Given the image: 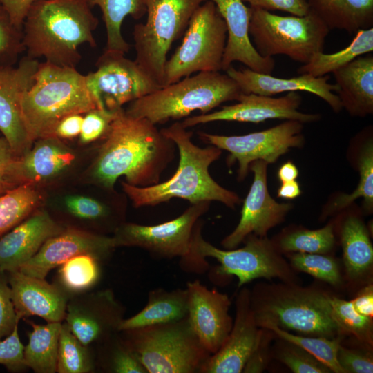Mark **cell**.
I'll use <instances>...</instances> for the list:
<instances>
[{
    "label": "cell",
    "mask_w": 373,
    "mask_h": 373,
    "mask_svg": "<svg viewBox=\"0 0 373 373\" xmlns=\"http://www.w3.org/2000/svg\"><path fill=\"white\" fill-rule=\"evenodd\" d=\"M337 360L345 373L373 372V358L370 352L347 348L341 344Z\"/></svg>",
    "instance_id": "obj_49"
},
{
    "label": "cell",
    "mask_w": 373,
    "mask_h": 373,
    "mask_svg": "<svg viewBox=\"0 0 373 373\" xmlns=\"http://www.w3.org/2000/svg\"><path fill=\"white\" fill-rule=\"evenodd\" d=\"M331 295L295 283L257 285L250 291V303L256 323H267L307 336L343 337L335 321Z\"/></svg>",
    "instance_id": "obj_4"
},
{
    "label": "cell",
    "mask_w": 373,
    "mask_h": 373,
    "mask_svg": "<svg viewBox=\"0 0 373 373\" xmlns=\"http://www.w3.org/2000/svg\"><path fill=\"white\" fill-rule=\"evenodd\" d=\"M298 176V170L291 162L284 163L278 171V177L281 182L296 180Z\"/></svg>",
    "instance_id": "obj_57"
},
{
    "label": "cell",
    "mask_w": 373,
    "mask_h": 373,
    "mask_svg": "<svg viewBox=\"0 0 373 373\" xmlns=\"http://www.w3.org/2000/svg\"><path fill=\"white\" fill-rule=\"evenodd\" d=\"M115 248L113 236L68 227L48 239L19 270L30 276L45 278L52 269L75 256L88 254L102 262L106 260Z\"/></svg>",
    "instance_id": "obj_19"
},
{
    "label": "cell",
    "mask_w": 373,
    "mask_h": 373,
    "mask_svg": "<svg viewBox=\"0 0 373 373\" xmlns=\"http://www.w3.org/2000/svg\"><path fill=\"white\" fill-rule=\"evenodd\" d=\"M64 229L46 211L35 210L0 238V271L19 270L48 239Z\"/></svg>",
    "instance_id": "obj_25"
},
{
    "label": "cell",
    "mask_w": 373,
    "mask_h": 373,
    "mask_svg": "<svg viewBox=\"0 0 373 373\" xmlns=\"http://www.w3.org/2000/svg\"><path fill=\"white\" fill-rule=\"evenodd\" d=\"M90 347L84 345L62 321L59 334L57 372L89 373L95 370Z\"/></svg>",
    "instance_id": "obj_37"
},
{
    "label": "cell",
    "mask_w": 373,
    "mask_h": 373,
    "mask_svg": "<svg viewBox=\"0 0 373 373\" xmlns=\"http://www.w3.org/2000/svg\"><path fill=\"white\" fill-rule=\"evenodd\" d=\"M24 50L22 30L12 23L8 12L0 6V68L13 66Z\"/></svg>",
    "instance_id": "obj_44"
},
{
    "label": "cell",
    "mask_w": 373,
    "mask_h": 373,
    "mask_svg": "<svg viewBox=\"0 0 373 373\" xmlns=\"http://www.w3.org/2000/svg\"><path fill=\"white\" fill-rule=\"evenodd\" d=\"M118 111L96 108L86 113L79 133L80 142L88 144L102 140L108 133Z\"/></svg>",
    "instance_id": "obj_46"
},
{
    "label": "cell",
    "mask_w": 373,
    "mask_h": 373,
    "mask_svg": "<svg viewBox=\"0 0 373 373\" xmlns=\"http://www.w3.org/2000/svg\"><path fill=\"white\" fill-rule=\"evenodd\" d=\"M17 157L7 140L0 132V193H1L17 186L12 178L13 166Z\"/></svg>",
    "instance_id": "obj_51"
},
{
    "label": "cell",
    "mask_w": 373,
    "mask_h": 373,
    "mask_svg": "<svg viewBox=\"0 0 373 373\" xmlns=\"http://www.w3.org/2000/svg\"><path fill=\"white\" fill-rule=\"evenodd\" d=\"M301 190L296 180L282 182L278 190V196L281 198L291 200L300 195Z\"/></svg>",
    "instance_id": "obj_56"
},
{
    "label": "cell",
    "mask_w": 373,
    "mask_h": 373,
    "mask_svg": "<svg viewBox=\"0 0 373 373\" xmlns=\"http://www.w3.org/2000/svg\"><path fill=\"white\" fill-rule=\"evenodd\" d=\"M248 3L249 7L260 8L268 11L280 10L291 15L303 16L309 11L306 0H242Z\"/></svg>",
    "instance_id": "obj_52"
},
{
    "label": "cell",
    "mask_w": 373,
    "mask_h": 373,
    "mask_svg": "<svg viewBox=\"0 0 373 373\" xmlns=\"http://www.w3.org/2000/svg\"><path fill=\"white\" fill-rule=\"evenodd\" d=\"M329 31L321 18L309 9L303 16H281L251 8L249 36L262 57L283 55L305 64L316 54L323 52Z\"/></svg>",
    "instance_id": "obj_9"
},
{
    "label": "cell",
    "mask_w": 373,
    "mask_h": 373,
    "mask_svg": "<svg viewBox=\"0 0 373 373\" xmlns=\"http://www.w3.org/2000/svg\"><path fill=\"white\" fill-rule=\"evenodd\" d=\"M41 200L40 193L30 184L0 195V238L34 212Z\"/></svg>",
    "instance_id": "obj_35"
},
{
    "label": "cell",
    "mask_w": 373,
    "mask_h": 373,
    "mask_svg": "<svg viewBox=\"0 0 373 373\" xmlns=\"http://www.w3.org/2000/svg\"><path fill=\"white\" fill-rule=\"evenodd\" d=\"M309 9L330 30L356 33L373 26V0H308Z\"/></svg>",
    "instance_id": "obj_29"
},
{
    "label": "cell",
    "mask_w": 373,
    "mask_h": 373,
    "mask_svg": "<svg viewBox=\"0 0 373 373\" xmlns=\"http://www.w3.org/2000/svg\"><path fill=\"white\" fill-rule=\"evenodd\" d=\"M335 242L332 224L316 230L300 229L283 236L276 245L280 251L323 254L329 252Z\"/></svg>",
    "instance_id": "obj_39"
},
{
    "label": "cell",
    "mask_w": 373,
    "mask_h": 373,
    "mask_svg": "<svg viewBox=\"0 0 373 373\" xmlns=\"http://www.w3.org/2000/svg\"><path fill=\"white\" fill-rule=\"evenodd\" d=\"M101 140L90 176L95 184L109 190L122 176L139 187L159 183L177 149L157 125L128 115L123 108Z\"/></svg>",
    "instance_id": "obj_1"
},
{
    "label": "cell",
    "mask_w": 373,
    "mask_h": 373,
    "mask_svg": "<svg viewBox=\"0 0 373 373\" xmlns=\"http://www.w3.org/2000/svg\"><path fill=\"white\" fill-rule=\"evenodd\" d=\"M343 261L347 276L352 280L365 276L373 264V247L367 230L361 219L350 216L341 231Z\"/></svg>",
    "instance_id": "obj_30"
},
{
    "label": "cell",
    "mask_w": 373,
    "mask_h": 373,
    "mask_svg": "<svg viewBox=\"0 0 373 373\" xmlns=\"http://www.w3.org/2000/svg\"><path fill=\"white\" fill-rule=\"evenodd\" d=\"M100 366L111 373H147L119 332L98 345Z\"/></svg>",
    "instance_id": "obj_38"
},
{
    "label": "cell",
    "mask_w": 373,
    "mask_h": 373,
    "mask_svg": "<svg viewBox=\"0 0 373 373\" xmlns=\"http://www.w3.org/2000/svg\"><path fill=\"white\" fill-rule=\"evenodd\" d=\"M188 318L204 348L211 355L223 345L233 325L229 314L231 300L218 290L209 289L200 280L187 283Z\"/></svg>",
    "instance_id": "obj_20"
},
{
    "label": "cell",
    "mask_w": 373,
    "mask_h": 373,
    "mask_svg": "<svg viewBox=\"0 0 373 373\" xmlns=\"http://www.w3.org/2000/svg\"><path fill=\"white\" fill-rule=\"evenodd\" d=\"M329 301L333 317L343 334L353 335L364 346L372 347V319L358 313L351 300L331 296Z\"/></svg>",
    "instance_id": "obj_40"
},
{
    "label": "cell",
    "mask_w": 373,
    "mask_h": 373,
    "mask_svg": "<svg viewBox=\"0 0 373 373\" xmlns=\"http://www.w3.org/2000/svg\"><path fill=\"white\" fill-rule=\"evenodd\" d=\"M303 123L296 120L285 122L268 129L243 135H222L200 132V138L210 145L229 152L227 164L237 162L238 179L243 180L250 164L256 160L274 163L291 148L304 144Z\"/></svg>",
    "instance_id": "obj_13"
},
{
    "label": "cell",
    "mask_w": 373,
    "mask_h": 373,
    "mask_svg": "<svg viewBox=\"0 0 373 373\" xmlns=\"http://www.w3.org/2000/svg\"><path fill=\"white\" fill-rule=\"evenodd\" d=\"M62 322L38 325L32 327L28 342L23 348V360L27 367L36 373L57 372L59 339Z\"/></svg>",
    "instance_id": "obj_31"
},
{
    "label": "cell",
    "mask_w": 373,
    "mask_h": 373,
    "mask_svg": "<svg viewBox=\"0 0 373 373\" xmlns=\"http://www.w3.org/2000/svg\"><path fill=\"white\" fill-rule=\"evenodd\" d=\"M84 117L82 114H73L61 119L55 129V137L59 139H72L81 132Z\"/></svg>",
    "instance_id": "obj_54"
},
{
    "label": "cell",
    "mask_w": 373,
    "mask_h": 373,
    "mask_svg": "<svg viewBox=\"0 0 373 373\" xmlns=\"http://www.w3.org/2000/svg\"><path fill=\"white\" fill-rule=\"evenodd\" d=\"M301 102V96L297 92H289L280 97L242 93L236 104L223 106L212 113L186 117L181 123L189 128L217 121L259 123L280 119L304 124L320 119L319 114L299 111Z\"/></svg>",
    "instance_id": "obj_16"
},
{
    "label": "cell",
    "mask_w": 373,
    "mask_h": 373,
    "mask_svg": "<svg viewBox=\"0 0 373 373\" xmlns=\"http://www.w3.org/2000/svg\"><path fill=\"white\" fill-rule=\"evenodd\" d=\"M227 31L215 3L206 1L193 15L181 44L164 67L163 86L199 72L222 70Z\"/></svg>",
    "instance_id": "obj_11"
},
{
    "label": "cell",
    "mask_w": 373,
    "mask_h": 373,
    "mask_svg": "<svg viewBox=\"0 0 373 373\" xmlns=\"http://www.w3.org/2000/svg\"><path fill=\"white\" fill-rule=\"evenodd\" d=\"M75 158L74 153L55 137L35 140L32 147L15 162L12 178L17 186L35 184L59 175Z\"/></svg>",
    "instance_id": "obj_26"
},
{
    "label": "cell",
    "mask_w": 373,
    "mask_h": 373,
    "mask_svg": "<svg viewBox=\"0 0 373 373\" xmlns=\"http://www.w3.org/2000/svg\"><path fill=\"white\" fill-rule=\"evenodd\" d=\"M147 373H195L210 356L188 316L178 321L119 331Z\"/></svg>",
    "instance_id": "obj_8"
},
{
    "label": "cell",
    "mask_w": 373,
    "mask_h": 373,
    "mask_svg": "<svg viewBox=\"0 0 373 373\" xmlns=\"http://www.w3.org/2000/svg\"><path fill=\"white\" fill-rule=\"evenodd\" d=\"M91 8L98 6L106 31L105 50L126 54L130 49L122 34V25L127 16L139 19L146 14L143 0H87Z\"/></svg>",
    "instance_id": "obj_32"
},
{
    "label": "cell",
    "mask_w": 373,
    "mask_h": 373,
    "mask_svg": "<svg viewBox=\"0 0 373 373\" xmlns=\"http://www.w3.org/2000/svg\"><path fill=\"white\" fill-rule=\"evenodd\" d=\"M100 262L91 254L75 256L59 266L55 283L70 298L89 291L100 278Z\"/></svg>",
    "instance_id": "obj_34"
},
{
    "label": "cell",
    "mask_w": 373,
    "mask_h": 373,
    "mask_svg": "<svg viewBox=\"0 0 373 373\" xmlns=\"http://www.w3.org/2000/svg\"><path fill=\"white\" fill-rule=\"evenodd\" d=\"M39 64L37 59L26 55L16 67L0 68V132L17 157L34 143L24 122L21 101L34 83Z\"/></svg>",
    "instance_id": "obj_17"
},
{
    "label": "cell",
    "mask_w": 373,
    "mask_h": 373,
    "mask_svg": "<svg viewBox=\"0 0 373 373\" xmlns=\"http://www.w3.org/2000/svg\"><path fill=\"white\" fill-rule=\"evenodd\" d=\"M356 310L361 314L372 318L373 316V287L368 285L362 289L358 295L351 300Z\"/></svg>",
    "instance_id": "obj_55"
},
{
    "label": "cell",
    "mask_w": 373,
    "mask_h": 373,
    "mask_svg": "<svg viewBox=\"0 0 373 373\" xmlns=\"http://www.w3.org/2000/svg\"><path fill=\"white\" fill-rule=\"evenodd\" d=\"M262 328L256 321L250 291L242 287L236 300V317L222 347L207 359L198 373H240L253 352Z\"/></svg>",
    "instance_id": "obj_21"
},
{
    "label": "cell",
    "mask_w": 373,
    "mask_h": 373,
    "mask_svg": "<svg viewBox=\"0 0 373 373\" xmlns=\"http://www.w3.org/2000/svg\"><path fill=\"white\" fill-rule=\"evenodd\" d=\"M260 328L271 330L280 339L294 343L314 356L325 365L332 372L345 373L337 360V352L343 337H325L296 335L274 324L267 323Z\"/></svg>",
    "instance_id": "obj_36"
},
{
    "label": "cell",
    "mask_w": 373,
    "mask_h": 373,
    "mask_svg": "<svg viewBox=\"0 0 373 373\" xmlns=\"http://www.w3.org/2000/svg\"><path fill=\"white\" fill-rule=\"evenodd\" d=\"M282 340V339H281ZM277 351L280 361L294 373H329L332 371L322 362L302 347L282 340Z\"/></svg>",
    "instance_id": "obj_45"
},
{
    "label": "cell",
    "mask_w": 373,
    "mask_h": 373,
    "mask_svg": "<svg viewBox=\"0 0 373 373\" xmlns=\"http://www.w3.org/2000/svg\"><path fill=\"white\" fill-rule=\"evenodd\" d=\"M186 289L166 290L157 288L148 294L146 305L134 316L124 318L119 331L178 321L188 316Z\"/></svg>",
    "instance_id": "obj_28"
},
{
    "label": "cell",
    "mask_w": 373,
    "mask_h": 373,
    "mask_svg": "<svg viewBox=\"0 0 373 373\" xmlns=\"http://www.w3.org/2000/svg\"><path fill=\"white\" fill-rule=\"evenodd\" d=\"M274 334L267 329L262 328L258 342L249 357L242 372L259 373L266 367L268 362L269 343Z\"/></svg>",
    "instance_id": "obj_50"
},
{
    "label": "cell",
    "mask_w": 373,
    "mask_h": 373,
    "mask_svg": "<svg viewBox=\"0 0 373 373\" xmlns=\"http://www.w3.org/2000/svg\"><path fill=\"white\" fill-rule=\"evenodd\" d=\"M202 220L195 227L189 254L181 258L182 267L186 271L200 273L209 267L207 258L219 262L217 273L221 276H235L238 287L257 278H279L283 282L294 283L295 275L280 254L275 243L267 236H248L240 249H222L207 241L202 236Z\"/></svg>",
    "instance_id": "obj_7"
},
{
    "label": "cell",
    "mask_w": 373,
    "mask_h": 373,
    "mask_svg": "<svg viewBox=\"0 0 373 373\" xmlns=\"http://www.w3.org/2000/svg\"><path fill=\"white\" fill-rule=\"evenodd\" d=\"M20 320L11 298L6 274L0 271V341L12 333Z\"/></svg>",
    "instance_id": "obj_48"
},
{
    "label": "cell",
    "mask_w": 373,
    "mask_h": 373,
    "mask_svg": "<svg viewBox=\"0 0 373 373\" xmlns=\"http://www.w3.org/2000/svg\"><path fill=\"white\" fill-rule=\"evenodd\" d=\"M372 51L373 28L361 29L355 33L347 46L336 52L316 54L308 63L300 66L297 73H307L314 77L325 76Z\"/></svg>",
    "instance_id": "obj_33"
},
{
    "label": "cell",
    "mask_w": 373,
    "mask_h": 373,
    "mask_svg": "<svg viewBox=\"0 0 373 373\" xmlns=\"http://www.w3.org/2000/svg\"><path fill=\"white\" fill-rule=\"evenodd\" d=\"M18 327L19 323L10 335L0 341V365L12 372L27 367L23 360L24 346L19 336Z\"/></svg>",
    "instance_id": "obj_47"
},
{
    "label": "cell",
    "mask_w": 373,
    "mask_h": 373,
    "mask_svg": "<svg viewBox=\"0 0 373 373\" xmlns=\"http://www.w3.org/2000/svg\"><path fill=\"white\" fill-rule=\"evenodd\" d=\"M267 164L263 160H256L250 164L253 182L243 202L238 224L221 242L224 249L236 248L251 234L266 237L268 231L281 223L291 209V204L277 202L269 195Z\"/></svg>",
    "instance_id": "obj_18"
},
{
    "label": "cell",
    "mask_w": 373,
    "mask_h": 373,
    "mask_svg": "<svg viewBox=\"0 0 373 373\" xmlns=\"http://www.w3.org/2000/svg\"><path fill=\"white\" fill-rule=\"evenodd\" d=\"M5 273L18 318L36 316L47 323L64 321L70 297L57 285L19 270Z\"/></svg>",
    "instance_id": "obj_22"
},
{
    "label": "cell",
    "mask_w": 373,
    "mask_h": 373,
    "mask_svg": "<svg viewBox=\"0 0 373 373\" xmlns=\"http://www.w3.org/2000/svg\"><path fill=\"white\" fill-rule=\"evenodd\" d=\"M124 312L111 289L89 291L69 298L63 321L84 345L90 347L119 332Z\"/></svg>",
    "instance_id": "obj_15"
},
{
    "label": "cell",
    "mask_w": 373,
    "mask_h": 373,
    "mask_svg": "<svg viewBox=\"0 0 373 373\" xmlns=\"http://www.w3.org/2000/svg\"><path fill=\"white\" fill-rule=\"evenodd\" d=\"M96 70L86 75L87 88L97 108L115 111L160 86L125 54L105 50L96 62Z\"/></svg>",
    "instance_id": "obj_12"
},
{
    "label": "cell",
    "mask_w": 373,
    "mask_h": 373,
    "mask_svg": "<svg viewBox=\"0 0 373 373\" xmlns=\"http://www.w3.org/2000/svg\"><path fill=\"white\" fill-rule=\"evenodd\" d=\"M210 204L209 202L191 204L177 218L158 224L124 222L112 236L115 247H139L157 258H182L189 254L196 224Z\"/></svg>",
    "instance_id": "obj_14"
},
{
    "label": "cell",
    "mask_w": 373,
    "mask_h": 373,
    "mask_svg": "<svg viewBox=\"0 0 373 373\" xmlns=\"http://www.w3.org/2000/svg\"><path fill=\"white\" fill-rule=\"evenodd\" d=\"M1 194H3V193H0V195H1Z\"/></svg>",
    "instance_id": "obj_58"
},
{
    "label": "cell",
    "mask_w": 373,
    "mask_h": 373,
    "mask_svg": "<svg viewBox=\"0 0 373 373\" xmlns=\"http://www.w3.org/2000/svg\"><path fill=\"white\" fill-rule=\"evenodd\" d=\"M145 23L134 26L136 63L160 87L173 43L184 33L195 10L207 0H143Z\"/></svg>",
    "instance_id": "obj_10"
},
{
    "label": "cell",
    "mask_w": 373,
    "mask_h": 373,
    "mask_svg": "<svg viewBox=\"0 0 373 373\" xmlns=\"http://www.w3.org/2000/svg\"><path fill=\"white\" fill-rule=\"evenodd\" d=\"M21 107L27 130L35 142L55 137L56 126L64 117L85 114L97 106L85 75L76 68L45 61L39 64L34 83L23 95Z\"/></svg>",
    "instance_id": "obj_5"
},
{
    "label": "cell",
    "mask_w": 373,
    "mask_h": 373,
    "mask_svg": "<svg viewBox=\"0 0 373 373\" xmlns=\"http://www.w3.org/2000/svg\"><path fill=\"white\" fill-rule=\"evenodd\" d=\"M65 206L73 216L90 221L106 222L113 232L124 222L117 217L110 204L93 198L82 195H69L65 198Z\"/></svg>",
    "instance_id": "obj_42"
},
{
    "label": "cell",
    "mask_w": 373,
    "mask_h": 373,
    "mask_svg": "<svg viewBox=\"0 0 373 373\" xmlns=\"http://www.w3.org/2000/svg\"><path fill=\"white\" fill-rule=\"evenodd\" d=\"M361 151L358 157L360 174L357 187L350 194H342L332 203L329 210L338 211L350 206L353 202L363 198L365 209L370 211L373 207V144L369 140Z\"/></svg>",
    "instance_id": "obj_41"
},
{
    "label": "cell",
    "mask_w": 373,
    "mask_h": 373,
    "mask_svg": "<svg viewBox=\"0 0 373 373\" xmlns=\"http://www.w3.org/2000/svg\"><path fill=\"white\" fill-rule=\"evenodd\" d=\"M291 267L338 287L341 276L338 263L333 258L323 254L297 252L289 256Z\"/></svg>",
    "instance_id": "obj_43"
},
{
    "label": "cell",
    "mask_w": 373,
    "mask_h": 373,
    "mask_svg": "<svg viewBox=\"0 0 373 373\" xmlns=\"http://www.w3.org/2000/svg\"><path fill=\"white\" fill-rule=\"evenodd\" d=\"M239 86L242 93L273 96L285 92L305 91L323 99L336 113L343 108L337 94L338 87L328 82L329 75L314 77L304 73L291 78H279L271 74L259 73L245 68L237 70L231 66L225 70Z\"/></svg>",
    "instance_id": "obj_24"
},
{
    "label": "cell",
    "mask_w": 373,
    "mask_h": 373,
    "mask_svg": "<svg viewBox=\"0 0 373 373\" xmlns=\"http://www.w3.org/2000/svg\"><path fill=\"white\" fill-rule=\"evenodd\" d=\"M99 24L87 0H35L22 27L27 56L61 67L76 68L78 47H95L93 32Z\"/></svg>",
    "instance_id": "obj_3"
},
{
    "label": "cell",
    "mask_w": 373,
    "mask_h": 373,
    "mask_svg": "<svg viewBox=\"0 0 373 373\" xmlns=\"http://www.w3.org/2000/svg\"><path fill=\"white\" fill-rule=\"evenodd\" d=\"M35 0H0L1 6L8 12L12 23L22 30L27 12Z\"/></svg>",
    "instance_id": "obj_53"
},
{
    "label": "cell",
    "mask_w": 373,
    "mask_h": 373,
    "mask_svg": "<svg viewBox=\"0 0 373 373\" xmlns=\"http://www.w3.org/2000/svg\"><path fill=\"white\" fill-rule=\"evenodd\" d=\"M338 87L337 95L351 115L373 113V55L360 56L332 73Z\"/></svg>",
    "instance_id": "obj_27"
},
{
    "label": "cell",
    "mask_w": 373,
    "mask_h": 373,
    "mask_svg": "<svg viewBox=\"0 0 373 373\" xmlns=\"http://www.w3.org/2000/svg\"><path fill=\"white\" fill-rule=\"evenodd\" d=\"M207 1L215 3L227 26L222 70L225 71L234 61H239L253 71L271 74L275 67L274 59L260 55L249 36L251 8L246 6L242 0Z\"/></svg>",
    "instance_id": "obj_23"
},
{
    "label": "cell",
    "mask_w": 373,
    "mask_h": 373,
    "mask_svg": "<svg viewBox=\"0 0 373 373\" xmlns=\"http://www.w3.org/2000/svg\"><path fill=\"white\" fill-rule=\"evenodd\" d=\"M161 131L174 142L178 151V169L169 180L146 187L122 182V190L134 207H153L174 198L190 204L216 201L231 209L240 203L236 192L219 184L209 173L210 166L219 159L222 150L210 144L204 148L195 144L193 132L181 122L177 121Z\"/></svg>",
    "instance_id": "obj_2"
},
{
    "label": "cell",
    "mask_w": 373,
    "mask_h": 373,
    "mask_svg": "<svg viewBox=\"0 0 373 373\" xmlns=\"http://www.w3.org/2000/svg\"><path fill=\"white\" fill-rule=\"evenodd\" d=\"M242 94L227 73L199 72L129 103L125 112L153 124L186 117L192 112L209 113L221 104L238 101Z\"/></svg>",
    "instance_id": "obj_6"
}]
</instances>
